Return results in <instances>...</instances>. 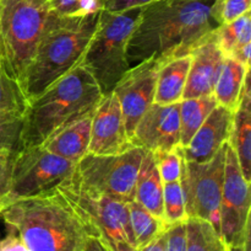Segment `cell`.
Here are the masks:
<instances>
[{"label":"cell","instance_id":"6da1fadb","mask_svg":"<svg viewBox=\"0 0 251 251\" xmlns=\"http://www.w3.org/2000/svg\"><path fill=\"white\" fill-rule=\"evenodd\" d=\"M215 0H157L142 6L126 46L127 68L146 61L188 54L218 25L211 17Z\"/></svg>","mask_w":251,"mask_h":251},{"label":"cell","instance_id":"7a4b0ae2","mask_svg":"<svg viewBox=\"0 0 251 251\" xmlns=\"http://www.w3.org/2000/svg\"><path fill=\"white\" fill-rule=\"evenodd\" d=\"M29 251H83L88 234L58 189L10 202L0 212Z\"/></svg>","mask_w":251,"mask_h":251},{"label":"cell","instance_id":"3957f363","mask_svg":"<svg viewBox=\"0 0 251 251\" xmlns=\"http://www.w3.org/2000/svg\"><path fill=\"white\" fill-rule=\"evenodd\" d=\"M102 96L97 81L80 63L29 101L22 118L20 149L42 145L54 132L92 113Z\"/></svg>","mask_w":251,"mask_h":251},{"label":"cell","instance_id":"277c9868","mask_svg":"<svg viewBox=\"0 0 251 251\" xmlns=\"http://www.w3.org/2000/svg\"><path fill=\"white\" fill-rule=\"evenodd\" d=\"M100 11L77 17L58 16L49 11L22 81L28 102L81 63L97 29Z\"/></svg>","mask_w":251,"mask_h":251},{"label":"cell","instance_id":"5b68a950","mask_svg":"<svg viewBox=\"0 0 251 251\" xmlns=\"http://www.w3.org/2000/svg\"><path fill=\"white\" fill-rule=\"evenodd\" d=\"M142 7L108 11L102 9L97 29L81 64L91 73L103 95L113 93L118 81L127 71L126 46L139 24Z\"/></svg>","mask_w":251,"mask_h":251},{"label":"cell","instance_id":"8992f818","mask_svg":"<svg viewBox=\"0 0 251 251\" xmlns=\"http://www.w3.org/2000/svg\"><path fill=\"white\" fill-rule=\"evenodd\" d=\"M48 15L44 0H1L0 62L21 86Z\"/></svg>","mask_w":251,"mask_h":251},{"label":"cell","instance_id":"52a82bcc","mask_svg":"<svg viewBox=\"0 0 251 251\" xmlns=\"http://www.w3.org/2000/svg\"><path fill=\"white\" fill-rule=\"evenodd\" d=\"M145 153L146 150L135 145L115 155L88 153L75 165L69 181L91 196L130 203L135 199L137 174Z\"/></svg>","mask_w":251,"mask_h":251},{"label":"cell","instance_id":"ba28073f","mask_svg":"<svg viewBox=\"0 0 251 251\" xmlns=\"http://www.w3.org/2000/svg\"><path fill=\"white\" fill-rule=\"evenodd\" d=\"M69 179L58 189L82 221L88 236L100 239L110 251H119L126 245L136 248L127 203L104 196H91Z\"/></svg>","mask_w":251,"mask_h":251},{"label":"cell","instance_id":"9c48e42d","mask_svg":"<svg viewBox=\"0 0 251 251\" xmlns=\"http://www.w3.org/2000/svg\"><path fill=\"white\" fill-rule=\"evenodd\" d=\"M75 165V162L48 152L43 145L19 149L12 162L5 206L16 199L56 188L73 175Z\"/></svg>","mask_w":251,"mask_h":251},{"label":"cell","instance_id":"30bf717a","mask_svg":"<svg viewBox=\"0 0 251 251\" xmlns=\"http://www.w3.org/2000/svg\"><path fill=\"white\" fill-rule=\"evenodd\" d=\"M250 182L228 142L220 206V235L228 251H250Z\"/></svg>","mask_w":251,"mask_h":251},{"label":"cell","instance_id":"8fae6325","mask_svg":"<svg viewBox=\"0 0 251 251\" xmlns=\"http://www.w3.org/2000/svg\"><path fill=\"white\" fill-rule=\"evenodd\" d=\"M226 143L217 154L205 162L183 160L181 187L188 218L210 223L220 234V206L225 181ZM221 236V235H220Z\"/></svg>","mask_w":251,"mask_h":251},{"label":"cell","instance_id":"7c38bea8","mask_svg":"<svg viewBox=\"0 0 251 251\" xmlns=\"http://www.w3.org/2000/svg\"><path fill=\"white\" fill-rule=\"evenodd\" d=\"M159 62L151 59L127 69L113 90L119 101L130 140L140 118L154 102Z\"/></svg>","mask_w":251,"mask_h":251},{"label":"cell","instance_id":"4fadbf2b","mask_svg":"<svg viewBox=\"0 0 251 251\" xmlns=\"http://www.w3.org/2000/svg\"><path fill=\"white\" fill-rule=\"evenodd\" d=\"M134 147L127 135L119 101L114 93L103 95L95 108L91 122L88 153L115 155Z\"/></svg>","mask_w":251,"mask_h":251},{"label":"cell","instance_id":"5bb4252c","mask_svg":"<svg viewBox=\"0 0 251 251\" xmlns=\"http://www.w3.org/2000/svg\"><path fill=\"white\" fill-rule=\"evenodd\" d=\"M131 143L147 152H168L180 147L179 103H153L135 127Z\"/></svg>","mask_w":251,"mask_h":251},{"label":"cell","instance_id":"9a60e30c","mask_svg":"<svg viewBox=\"0 0 251 251\" xmlns=\"http://www.w3.org/2000/svg\"><path fill=\"white\" fill-rule=\"evenodd\" d=\"M215 30L200 39L190 51L191 63L183 100L213 95L226 59L225 54L218 47Z\"/></svg>","mask_w":251,"mask_h":251},{"label":"cell","instance_id":"2e32d148","mask_svg":"<svg viewBox=\"0 0 251 251\" xmlns=\"http://www.w3.org/2000/svg\"><path fill=\"white\" fill-rule=\"evenodd\" d=\"M233 115L228 108L217 105L207 116L186 147H178L185 161L205 162L212 159L218 150L229 142Z\"/></svg>","mask_w":251,"mask_h":251},{"label":"cell","instance_id":"e0dca14e","mask_svg":"<svg viewBox=\"0 0 251 251\" xmlns=\"http://www.w3.org/2000/svg\"><path fill=\"white\" fill-rule=\"evenodd\" d=\"M92 115L93 112L58 129L47 138L42 145L48 152L77 164L88 154Z\"/></svg>","mask_w":251,"mask_h":251},{"label":"cell","instance_id":"ac0fdd59","mask_svg":"<svg viewBox=\"0 0 251 251\" xmlns=\"http://www.w3.org/2000/svg\"><path fill=\"white\" fill-rule=\"evenodd\" d=\"M190 63V53L172 56L159 62L153 103L166 106L183 100Z\"/></svg>","mask_w":251,"mask_h":251},{"label":"cell","instance_id":"d6986e66","mask_svg":"<svg viewBox=\"0 0 251 251\" xmlns=\"http://www.w3.org/2000/svg\"><path fill=\"white\" fill-rule=\"evenodd\" d=\"M229 144L235 153L243 176L251 179V94L250 78L247 79L242 100L233 115V127Z\"/></svg>","mask_w":251,"mask_h":251},{"label":"cell","instance_id":"ffe728a7","mask_svg":"<svg viewBox=\"0 0 251 251\" xmlns=\"http://www.w3.org/2000/svg\"><path fill=\"white\" fill-rule=\"evenodd\" d=\"M215 34L226 58H233L250 68L251 11L216 27Z\"/></svg>","mask_w":251,"mask_h":251},{"label":"cell","instance_id":"44dd1931","mask_svg":"<svg viewBox=\"0 0 251 251\" xmlns=\"http://www.w3.org/2000/svg\"><path fill=\"white\" fill-rule=\"evenodd\" d=\"M134 201L163 220V181L157 169L153 153L147 150L137 174Z\"/></svg>","mask_w":251,"mask_h":251},{"label":"cell","instance_id":"7402d4cb","mask_svg":"<svg viewBox=\"0 0 251 251\" xmlns=\"http://www.w3.org/2000/svg\"><path fill=\"white\" fill-rule=\"evenodd\" d=\"M249 74L250 68L243 65L235 59L226 58L213 90V97L216 98L217 105L234 112L242 100Z\"/></svg>","mask_w":251,"mask_h":251},{"label":"cell","instance_id":"603a6c76","mask_svg":"<svg viewBox=\"0 0 251 251\" xmlns=\"http://www.w3.org/2000/svg\"><path fill=\"white\" fill-rule=\"evenodd\" d=\"M28 105L21 84L6 73L0 62V125L21 121Z\"/></svg>","mask_w":251,"mask_h":251},{"label":"cell","instance_id":"cb8c5ba5","mask_svg":"<svg viewBox=\"0 0 251 251\" xmlns=\"http://www.w3.org/2000/svg\"><path fill=\"white\" fill-rule=\"evenodd\" d=\"M217 106L213 95L205 97L184 98L179 102L180 118V147H186L207 116Z\"/></svg>","mask_w":251,"mask_h":251},{"label":"cell","instance_id":"d4e9b609","mask_svg":"<svg viewBox=\"0 0 251 251\" xmlns=\"http://www.w3.org/2000/svg\"><path fill=\"white\" fill-rule=\"evenodd\" d=\"M127 206H129L130 224H131L137 250L153 241L168 228L161 218L150 213L136 201L130 202Z\"/></svg>","mask_w":251,"mask_h":251},{"label":"cell","instance_id":"484cf974","mask_svg":"<svg viewBox=\"0 0 251 251\" xmlns=\"http://www.w3.org/2000/svg\"><path fill=\"white\" fill-rule=\"evenodd\" d=\"M185 223L186 251H228L210 223L198 218H188Z\"/></svg>","mask_w":251,"mask_h":251},{"label":"cell","instance_id":"4316f807","mask_svg":"<svg viewBox=\"0 0 251 251\" xmlns=\"http://www.w3.org/2000/svg\"><path fill=\"white\" fill-rule=\"evenodd\" d=\"M188 219L180 180L163 184V221L167 226Z\"/></svg>","mask_w":251,"mask_h":251},{"label":"cell","instance_id":"83f0119b","mask_svg":"<svg viewBox=\"0 0 251 251\" xmlns=\"http://www.w3.org/2000/svg\"><path fill=\"white\" fill-rule=\"evenodd\" d=\"M49 11L58 16L77 17L95 14L103 9V0H51Z\"/></svg>","mask_w":251,"mask_h":251},{"label":"cell","instance_id":"f1b7e54d","mask_svg":"<svg viewBox=\"0 0 251 251\" xmlns=\"http://www.w3.org/2000/svg\"><path fill=\"white\" fill-rule=\"evenodd\" d=\"M249 11H251V0H215L211 6V17L220 26Z\"/></svg>","mask_w":251,"mask_h":251},{"label":"cell","instance_id":"f546056e","mask_svg":"<svg viewBox=\"0 0 251 251\" xmlns=\"http://www.w3.org/2000/svg\"><path fill=\"white\" fill-rule=\"evenodd\" d=\"M153 157L163 184L180 180L183 157L178 148L168 152H154Z\"/></svg>","mask_w":251,"mask_h":251},{"label":"cell","instance_id":"4dcf8cb0","mask_svg":"<svg viewBox=\"0 0 251 251\" xmlns=\"http://www.w3.org/2000/svg\"><path fill=\"white\" fill-rule=\"evenodd\" d=\"M15 153L16 152L0 150V212L4 208L5 199H6L7 192H9Z\"/></svg>","mask_w":251,"mask_h":251},{"label":"cell","instance_id":"1f68e13d","mask_svg":"<svg viewBox=\"0 0 251 251\" xmlns=\"http://www.w3.org/2000/svg\"><path fill=\"white\" fill-rule=\"evenodd\" d=\"M22 120L17 122L0 125V150L17 152L20 149Z\"/></svg>","mask_w":251,"mask_h":251},{"label":"cell","instance_id":"d6a6232c","mask_svg":"<svg viewBox=\"0 0 251 251\" xmlns=\"http://www.w3.org/2000/svg\"><path fill=\"white\" fill-rule=\"evenodd\" d=\"M185 221L168 226L167 229V251H186Z\"/></svg>","mask_w":251,"mask_h":251},{"label":"cell","instance_id":"836d02e7","mask_svg":"<svg viewBox=\"0 0 251 251\" xmlns=\"http://www.w3.org/2000/svg\"><path fill=\"white\" fill-rule=\"evenodd\" d=\"M157 0H103V9L108 11H124V10L142 7Z\"/></svg>","mask_w":251,"mask_h":251},{"label":"cell","instance_id":"e575fe53","mask_svg":"<svg viewBox=\"0 0 251 251\" xmlns=\"http://www.w3.org/2000/svg\"><path fill=\"white\" fill-rule=\"evenodd\" d=\"M0 251H29L19 234L9 228V233L0 238Z\"/></svg>","mask_w":251,"mask_h":251},{"label":"cell","instance_id":"d590c367","mask_svg":"<svg viewBox=\"0 0 251 251\" xmlns=\"http://www.w3.org/2000/svg\"><path fill=\"white\" fill-rule=\"evenodd\" d=\"M137 251H167V230L157 236L153 241L140 248Z\"/></svg>","mask_w":251,"mask_h":251},{"label":"cell","instance_id":"8d00e7d4","mask_svg":"<svg viewBox=\"0 0 251 251\" xmlns=\"http://www.w3.org/2000/svg\"><path fill=\"white\" fill-rule=\"evenodd\" d=\"M83 251H110L100 239L95 238V236H88L86 240L85 248Z\"/></svg>","mask_w":251,"mask_h":251},{"label":"cell","instance_id":"74e56055","mask_svg":"<svg viewBox=\"0 0 251 251\" xmlns=\"http://www.w3.org/2000/svg\"><path fill=\"white\" fill-rule=\"evenodd\" d=\"M44 1H47V2H50L51 0H44Z\"/></svg>","mask_w":251,"mask_h":251},{"label":"cell","instance_id":"f35d334b","mask_svg":"<svg viewBox=\"0 0 251 251\" xmlns=\"http://www.w3.org/2000/svg\"><path fill=\"white\" fill-rule=\"evenodd\" d=\"M0 5H1V0H0Z\"/></svg>","mask_w":251,"mask_h":251}]
</instances>
